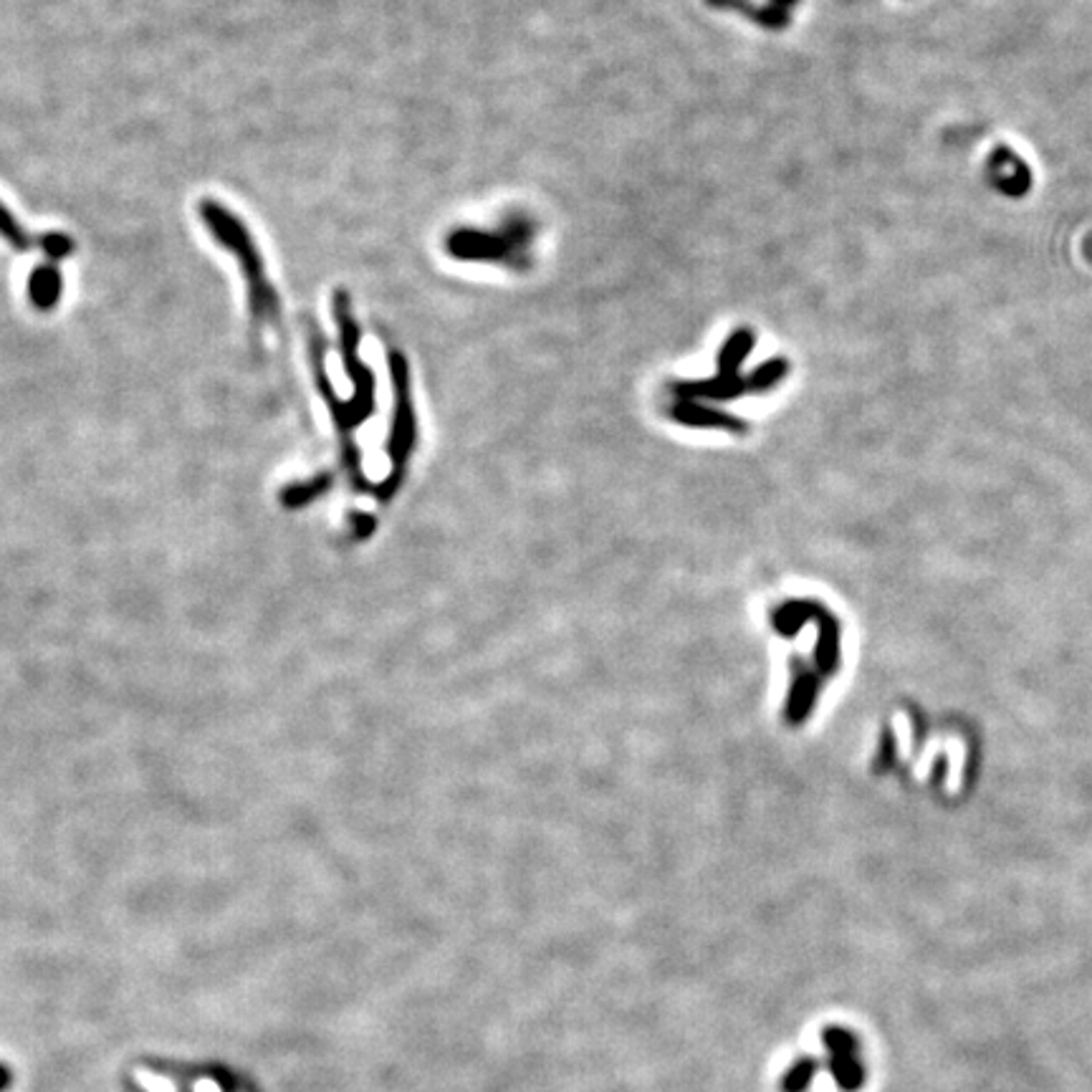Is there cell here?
Returning <instances> with one entry per match:
<instances>
[{"label":"cell","mask_w":1092,"mask_h":1092,"mask_svg":"<svg viewBox=\"0 0 1092 1092\" xmlns=\"http://www.w3.org/2000/svg\"><path fill=\"white\" fill-rule=\"evenodd\" d=\"M197 213L215 241L221 243L222 248L231 250L238 260L246 286H248V306L253 319L256 322H278V294L266 276V266H263V259L256 248V241L250 238L248 228L228 208H222L218 200H210V197L200 200Z\"/></svg>","instance_id":"1"},{"label":"cell","mask_w":1092,"mask_h":1092,"mask_svg":"<svg viewBox=\"0 0 1092 1092\" xmlns=\"http://www.w3.org/2000/svg\"><path fill=\"white\" fill-rule=\"evenodd\" d=\"M334 322L339 329V347H342V360L344 370L352 377L354 382V400L349 402L347 413H352L354 420H362L372 413V402H375V375L372 370L360 360V326L352 316V304H349V294L339 288L334 294Z\"/></svg>","instance_id":"2"},{"label":"cell","mask_w":1092,"mask_h":1092,"mask_svg":"<svg viewBox=\"0 0 1092 1092\" xmlns=\"http://www.w3.org/2000/svg\"><path fill=\"white\" fill-rule=\"evenodd\" d=\"M448 253L458 260H496L511 269L524 271L528 266L527 256L514 248V243L503 233H483L476 228H458L445 241Z\"/></svg>","instance_id":"3"},{"label":"cell","mask_w":1092,"mask_h":1092,"mask_svg":"<svg viewBox=\"0 0 1092 1092\" xmlns=\"http://www.w3.org/2000/svg\"><path fill=\"white\" fill-rule=\"evenodd\" d=\"M827 1067L843 1092H857L865 1083V1067L860 1060V1042L844 1027H827L822 1032Z\"/></svg>","instance_id":"4"},{"label":"cell","mask_w":1092,"mask_h":1092,"mask_svg":"<svg viewBox=\"0 0 1092 1092\" xmlns=\"http://www.w3.org/2000/svg\"><path fill=\"white\" fill-rule=\"evenodd\" d=\"M61 288H64V278L54 260L36 266L28 278V297L38 311H51L61 298Z\"/></svg>","instance_id":"5"},{"label":"cell","mask_w":1092,"mask_h":1092,"mask_svg":"<svg viewBox=\"0 0 1092 1092\" xmlns=\"http://www.w3.org/2000/svg\"><path fill=\"white\" fill-rule=\"evenodd\" d=\"M989 172L994 183L1009 195H1022L1029 187V170L1019 158L1007 149H999L997 158L989 162Z\"/></svg>","instance_id":"6"},{"label":"cell","mask_w":1092,"mask_h":1092,"mask_svg":"<svg viewBox=\"0 0 1092 1092\" xmlns=\"http://www.w3.org/2000/svg\"><path fill=\"white\" fill-rule=\"evenodd\" d=\"M754 342H756V336H754L751 329H736L723 342L721 352H718V375L721 377H736L739 364L749 357V352L754 349Z\"/></svg>","instance_id":"7"},{"label":"cell","mask_w":1092,"mask_h":1092,"mask_svg":"<svg viewBox=\"0 0 1092 1092\" xmlns=\"http://www.w3.org/2000/svg\"><path fill=\"white\" fill-rule=\"evenodd\" d=\"M678 392V395H705V398H718V400H726V398H736V395H741L743 389H749V382L741 380V377H716V380H705V382H678L676 387H673Z\"/></svg>","instance_id":"8"},{"label":"cell","mask_w":1092,"mask_h":1092,"mask_svg":"<svg viewBox=\"0 0 1092 1092\" xmlns=\"http://www.w3.org/2000/svg\"><path fill=\"white\" fill-rule=\"evenodd\" d=\"M673 415H676L680 423H688V425H708V427L721 425V427H731V430H741L739 420L723 415V413H716V410L701 408V405H688V402H680Z\"/></svg>","instance_id":"9"},{"label":"cell","mask_w":1092,"mask_h":1092,"mask_svg":"<svg viewBox=\"0 0 1092 1092\" xmlns=\"http://www.w3.org/2000/svg\"><path fill=\"white\" fill-rule=\"evenodd\" d=\"M0 238H6L10 243V248L20 250V253H26L31 248H41V238H33L31 233H26V228L10 215V210L3 203H0Z\"/></svg>","instance_id":"10"},{"label":"cell","mask_w":1092,"mask_h":1092,"mask_svg":"<svg viewBox=\"0 0 1092 1092\" xmlns=\"http://www.w3.org/2000/svg\"><path fill=\"white\" fill-rule=\"evenodd\" d=\"M817 1073H819V1060L815 1057H802L796 1065H792L781 1080V1092H806L809 1085L815 1083Z\"/></svg>","instance_id":"11"},{"label":"cell","mask_w":1092,"mask_h":1092,"mask_svg":"<svg viewBox=\"0 0 1092 1092\" xmlns=\"http://www.w3.org/2000/svg\"><path fill=\"white\" fill-rule=\"evenodd\" d=\"M789 372V364L787 360H781V357H777V360H768L764 362V364H759L756 370L751 372V377L746 382H749V389H768L774 387L784 375Z\"/></svg>","instance_id":"12"},{"label":"cell","mask_w":1092,"mask_h":1092,"mask_svg":"<svg viewBox=\"0 0 1092 1092\" xmlns=\"http://www.w3.org/2000/svg\"><path fill=\"white\" fill-rule=\"evenodd\" d=\"M74 248V241H71L69 235H64V233H46V235H41V250H44L51 260H61L66 259V256H71Z\"/></svg>","instance_id":"13"},{"label":"cell","mask_w":1092,"mask_h":1092,"mask_svg":"<svg viewBox=\"0 0 1092 1092\" xmlns=\"http://www.w3.org/2000/svg\"><path fill=\"white\" fill-rule=\"evenodd\" d=\"M754 20H756L759 26L771 28V31H781V28H787L789 23H792V20H789V10L779 8V6L759 8L756 10V16H754Z\"/></svg>","instance_id":"14"},{"label":"cell","mask_w":1092,"mask_h":1092,"mask_svg":"<svg viewBox=\"0 0 1092 1092\" xmlns=\"http://www.w3.org/2000/svg\"><path fill=\"white\" fill-rule=\"evenodd\" d=\"M137 1083L145 1087L147 1092H177L175 1085H172V1080H167V1077H159V1074H152L147 1073V1070H137Z\"/></svg>","instance_id":"15"},{"label":"cell","mask_w":1092,"mask_h":1092,"mask_svg":"<svg viewBox=\"0 0 1092 1092\" xmlns=\"http://www.w3.org/2000/svg\"><path fill=\"white\" fill-rule=\"evenodd\" d=\"M195 1092H221V1087L213 1080H200V1083H195Z\"/></svg>","instance_id":"16"},{"label":"cell","mask_w":1092,"mask_h":1092,"mask_svg":"<svg viewBox=\"0 0 1092 1092\" xmlns=\"http://www.w3.org/2000/svg\"><path fill=\"white\" fill-rule=\"evenodd\" d=\"M796 3H799V0H771V6H779V8H784V10L794 8Z\"/></svg>","instance_id":"17"},{"label":"cell","mask_w":1092,"mask_h":1092,"mask_svg":"<svg viewBox=\"0 0 1092 1092\" xmlns=\"http://www.w3.org/2000/svg\"><path fill=\"white\" fill-rule=\"evenodd\" d=\"M0 1085H3V1074H0Z\"/></svg>","instance_id":"18"}]
</instances>
